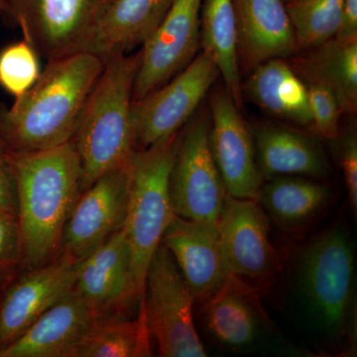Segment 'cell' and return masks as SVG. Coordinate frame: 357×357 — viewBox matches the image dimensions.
Returning <instances> with one entry per match:
<instances>
[{
  "label": "cell",
  "instance_id": "7",
  "mask_svg": "<svg viewBox=\"0 0 357 357\" xmlns=\"http://www.w3.org/2000/svg\"><path fill=\"white\" fill-rule=\"evenodd\" d=\"M354 258L344 230H326L307 244L299 263L301 291L328 332L342 333L351 316Z\"/></svg>",
  "mask_w": 357,
  "mask_h": 357
},
{
  "label": "cell",
  "instance_id": "11",
  "mask_svg": "<svg viewBox=\"0 0 357 357\" xmlns=\"http://www.w3.org/2000/svg\"><path fill=\"white\" fill-rule=\"evenodd\" d=\"M208 141L225 191L237 199H256L263 178L256 159L255 137L225 86L211 98Z\"/></svg>",
  "mask_w": 357,
  "mask_h": 357
},
{
  "label": "cell",
  "instance_id": "35",
  "mask_svg": "<svg viewBox=\"0 0 357 357\" xmlns=\"http://www.w3.org/2000/svg\"><path fill=\"white\" fill-rule=\"evenodd\" d=\"M282 1H283V2H284V3H286V2H288V1H289V0H282Z\"/></svg>",
  "mask_w": 357,
  "mask_h": 357
},
{
  "label": "cell",
  "instance_id": "29",
  "mask_svg": "<svg viewBox=\"0 0 357 357\" xmlns=\"http://www.w3.org/2000/svg\"><path fill=\"white\" fill-rule=\"evenodd\" d=\"M302 81L306 86L309 96L312 128L325 139H337L340 137V119L342 112L335 93L319 82L312 79Z\"/></svg>",
  "mask_w": 357,
  "mask_h": 357
},
{
  "label": "cell",
  "instance_id": "20",
  "mask_svg": "<svg viewBox=\"0 0 357 357\" xmlns=\"http://www.w3.org/2000/svg\"><path fill=\"white\" fill-rule=\"evenodd\" d=\"M256 159L263 178L280 176L323 177L328 173L325 154L307 134L276 126L253 131Z\"/></svg>",
  "mask_w": 357,
  "mask_h": 357
},
{
  "label": "cell",
  "instance_id": "6",
  "mask_svg": "<svg viewBox=\"0 0 357 357\" xmlns=\"http://www.w3.org/2000/svg\"><path fill=\"white\" fill-rule=\"evenodd\" d=\"M109 0H2L0 17L47 60L84 52Z\"/></svg>",
  "mask_w": 357,
  "mask_h": 357
},
{
  "label": "cell",
  "instance_id": "33",
  "mask_svg": "<svg viewBox=\"0 0 357 357\" xmlns=\"http://www.w3.org/2000/svg\"><path fill=\"white\" fill-rule=\"evenodd\" d=\"M335 38L357 39V0H344L342 21Z\"/></svg>",
  "mask_w": 357,
  "mask_h": 357
},
{
  "label": "cell",
  "instance_id": "17",
  "mask_svg": "<svg viewBox=\"0 0 357 357\" xmlns=\"http://www.w3.org/2000/svg\"><path fill=\"white\" fill-rule=\"evenodd\" d=\"M98 321L72 288L20 338L1 349L0 357H75Z\"/></svg>",
  "mask_w": 357,
  "mask_h": 357
},
{
  "label": "cell",
  "instance_id": "23",
  "mask_svg": "<svg viewBox=\"0 0 357 357\" xmlns=\"http://www.w3.org/2000/svg\"><path fill=\"white\" fill-rule=\"evenodd\" d=\"M302 79L325 84L335 93L342 114L357 110V39L333 38L289 61Z\"/></svg>",
  "mask_w": 357,
  "mask_h": 357
},
{
  "label": "cell",
  "instance_id": "5",
  "mask_svg": "<svg viewBox=\"0 0 357 357\" xmlns=\"http://www.w3.org/2000/svg\"><path fill=\"white\" fill-rule=\"evenodd\" d=\"M194 298L177 263L163 243L148 265L143 309L160 356L204 357L194 323Z\"/></svg>",
  "mask_w": 357,
  "mask_h": 357
},
{
  "label": "cell",
  "instance_id": "25",
  "mask_svg": "<svg viewBox=\"0 0 357 357\" xmlns=\"http://www.w3.org/2000/svg\"><path fill=\"white\" fill-rule=\"evenodd\" d=\"M262 185L257 201L279 223L299 225L314 217L328 201L326 185L296 178L280 176Z\"/></svg>",
  "mask_w": 357,
  "mask_h": 357
},
{
  "label": "cell",
  "instance_id": "4",
  "mask_svg": "<svg viewBox=\"0 0 357 357\" xmlns=\"http://www.w3.org/2000/svg\"><path fill=\"white\" fill-rule=\"evenodd\" d=\"M178 133L136 150L128 164V206L123 229L142 302L148 265L176 215L171 202L170 174Z\"/></svg>",
  "mask_w": 357,
  "mask_h": 357
},
{
  "label": "cell",
  "instance_id": "15",
  "mask_svg": "<svg viewBox=\"0 0 357 357\" xmlns=\"http://www.w3.org/2000/svg\"><path fill=\"white\" fill-rule=\"evenodd\" d=\"M223 257L230 274L244 282H264L277 268L266 213L256 199L227 194L218 222Z\"/></svg>",
  "mask_w": 357,
  "mask_h": 357
},
{
  "label": "cell",
  "instance_id": "26",
  "mask_svg": "<svg viewBox=\"0 0 357 357\" xmlns=\"http://www.w3.org/2000/svg\"><path fill=\"white\" fill-rule=\"evenodd\" d=\"M144 309L134 318L98 321L79 345L75 357H139L151 356Z\"/></svg>",
  "mask_w": 357,
  "mask_h": 357
},
{
  "label": "cell",
  "instance_id": "10",
  "mask_svg": "<svg viewBox=\"0 0 357 357\" xmlns=\"http://www.w3.org/2000/svg\"><path fill=\"white\" fill-rule=\"evenodd\" d=\"M73 290L100 321L133 318L134 312L143 309L123 227L79 262Z\"/></svg>",
  "mask_w": 357,
  "mask_h": 357
},
{
  "label": "cell",
  "instance_id": "9",
  "mask_svg": "<svg viewBox=\"0 0 357 357\" xmlns=\"http://www.w3.org/2000/svg\"><path fill=\"white\" fill-rule=\"evenodd\" d=\"M220 77L211 54L202 50L170 81L133 102L136 147L145 149L175 135L192 119Z\"/></svg>",
  "mask_w": 357,
  "mask_h": 357
},
{
  "label": "cell",
  "instance_id": "32",
  "mask_svg": "<svg viewBox=\"0 0 357 357\" xmlns=\"http://www.w3.org/2000/svg\"><path fill=\"white\" fill-rule=\"evenodd\" d=\"M0 210L17 220L15 176L8 154L0 145Z\"/></svg>",
  "mask_w": 357,
  "mask_h": 357
},
{
  "label": "cell",
  "instance_id": "12",
  "mask_svg": "<svg viewBox=\"0 0 357 357\" xmlns=\"http://www.w3.org/2000/svg\"><path fill=\"white\" fill-rule=\"evenodd\" d=\"M203 0H173L154 34L141 47L133 102L159 89L187 67L199 49Z\"/></svg>",
  "mask_w": 357,
  "mask_h": 357
},
{
  "label": "cell",
  "instance_id": "34",
  "mask_svg": "<svg viewBox=\"0 0 357 357\" xmlns=\"http://www.w3.org/2000/svg\"><path fill=\"white\" fill-rule=\"evenodd\" d=\"M2 7H3V3H2V0H0V14L2 13Z\"/></svg>",
  "mask_w": 357,
  "mask_h": 357
},
{
  "label": "cell",
  "instance_id": "3",
  "mask_svg": "<svg viewBox=\"0 0 357 357\" xmlns=\"http://www.w3.org/2000/svg\"><path fill=\"white\" fill-rule=\"evenodd\" d=\"M141 50L105 59L72 138L81 161L82 192L100 176L128 165L137 147L132 121L134 82Z\"/></svg>",
  "mask_w": 357,
  "mask_h": 357
},
{
  "label": "cell",
  "instance_id": "13",
  "mask_svg": "<svg viewBox=\"0 0 357 357\" xmlns=\"http://www.w3.org/2000/svg\"><path fill=\"white\" fill-rule=\"evenodd\" d=\"M128 164L100 176L82 192L66 223L60 252L82 261L123 227L128 206Z\"/></svg>",
  "mask_w": 357,
  "mask_h": 357
},
{
  "label": "cell",
  "instance_id": "14",
  "mask_svg": "<svg viewBox=\"0 0 357 357\" xmlns=\"http://www.w3.org/2000/svg\"><path fill=\"white\" fill-rule=\"evenodd\" d=\"M79 262L66 252L42 266L24 269L0 300V351L20 338L74 286Z\"/></svg>",
  "mask_w": 357,
  "mask_h": 357
},
{
  "label": "cell",
  "instance_id": "19",
  "mask_svg": "<svg viewBox=\"0 0 357 357\" xmlns=\"http://www.w3.org/2000/svg\"><path fill=\"white\" fill-rule=\"evenodd\" d=\"M173 0H109L84 52L105 59L132 53L154 34Z\"/></svg>",
  "mask_w": 357,
  "mask_h": 357
},
{
  "label": "cell",
  "instance_id": "24",
  "mask_svg": "<svg viewBox=\"0 0 357 357\" xmlns=\"http://www.w3.org/2000/svg\"><path fill=\"white\" fill-rule=\"evenodd\" d=\"M199 49L211 54L225 88L239 110L243 93L237 40L236 0H203Z\"/></svg>",
  "mask_w": 357,
  "mask_h": 357
},
{
  "label": "cell",
  "instance_id": "16",
  "mask_svg": "<svg viewBox=\"0 0 357 357\" xmlns=\"http://www.w3.org/2000/svg\"><path fill=\"white\" fill-rule=\"evenodd\" d=\"M162 243L177 263L195 302L206 303L231 276L223 257L218 223L176 215Z\"/></svg>",
  "mask_w": 357,
  "mask_h": 357
},
{
  "label": "cell",
  "instance_id": "28",
  "mask_svg": "<svg viewBox=\"0 0 357 357\" xmlns=\"http://www.w3.org/2000/svg\"><path fill=\"white\" fill-rule=\"evenodd\" d=\"M40 74L39 54L24 39L0 51V86L14 98L31 89Z\"/></svg>",
  "mask_w": 357,
  "mask_h": 357
},
{
  "label": "cell",
  "instance_id": "21",
  "mask_svg": "<svg viewBox=\"0 0 357 357\" xmlns=\"http://www.w3.org/2000/svg\"><path fill=\"white\" fill-rule=\"evenodd\" d=\"M243 93L277 119L312 128L306 86L285 59H272L253 69Z\"/></svg>",
  "mask_w": 357,
  "mask_h": 357
},
{
  "label": "cell",
  "instance_id": "22",
  "mask_svg": "<svg viewBox=\"0 0 357 357\" xmlns=\"http://www.w3.org/2000/svg\"><path fill=\"white\" fill-rule=\"evenodd\" d=\"M257 289L230 276L211 299L204 303V317L211 337L230 347L252 344L259 332V304Z\"/></svg>",
  "mask_w": 357,
  "mask_h": 357
},
{
  "label": "cell",
  "instance_id": "1",
  "mask_svg": "<svg viewBox=\"0 0 357 357\" xmlns=\"http://www.w3.org/2000/svg\"><path fill=\"white\" fill-rule=\"evenodd\" d=\"M105 61L73 54L49 61L36 83L10 107L0 105V145L7 153H29L72 140Z\"/></svg>",
  "mask_w": 357,
  "mask_h": 357
},
{
  "label": "cell",
  "instance_id": "31",
  "mask_svg": "<svg viewBox=\"0 0 357 357\" xmlns=\"http://www.w3.org/2000/svg\"><path fill=\"white\" fill-rule=\"evenodd\" d=\"M340 164L344 171L349 203L354 213L357 211V137L351 131L344 138L340 150Z\"/></svg>",
  "mask_w": 357,
  "mask_h": 357
},
{
  "label": "cell",
  "instance_id": "8",
  "mask_svg": "<svg viewBox=\"0 0 357 357\" xmlns=\"http://www.w3.org/2000/svg\"><path fill=\"white\" fill-rule=\"evenodd\" d=\"M178 131L170 174V196L178 217L217 225L225 191L208 141L210 114L192 117Z\"/></svg>",
  "mask_w": 357,
  "mask_h": 357
},
{
  "label": "cell",
  "instance_id": "30",
  "mask_svg": "<svg viewBox=\"0 0 357 357\" xmlns=\"http://www.w3.org/2000/svg\"><path fill=\"white\" fill-rule=\"evenodd\" d=\"M23 268L22 246L17 220L0 210V287Z\"/></svg>",
  "mask_w": 357,
  "mask_h": 357
},
{
  "label": "cell",
  "instance_id": "18",
  "mask_svg": "<svg viewBox=\"0 0 357 357\" xmlns=\"http://www.w3.org/2000/svg\"><path fill=\"white\" fill-rule=\"evenodd\" d=\"M239 64L252 70L272 59L299 51L282 0H236Z\"/></svg>",
  "mask_w": 357,
  "mask_h": 357
},
{
  "label": "cell",
  "instance_id": "27",
  "mask_svg": "<svg viewBox=\"0 0 357 357\" xmlns=\"http://www.w3.org/2000/svg\"><path fill=\"white\" fill-rule=\"evenodd\" d=\"M344 0H289L286 9L299 50L333 38L342 21Z\"/></svg>",
  "mask_w": 357,
  "mask_h": 357
},
{
  "label": "cell",
  "instance_id": "2",
  "mask_svg": "<svg viewBox=\"0 0 357 357\" xmlns=\"http://www.w3.org/2000/svg\"><path fill=\"white\" fill-rule=\"evenodd\" d=\"M7 154L15 176L23 269H31L60 255L66 223L82 194L81 161L72 141Z\"/></svg>",
  "mask_w": 357,
  "mask_h": 357
}]
</instances>
